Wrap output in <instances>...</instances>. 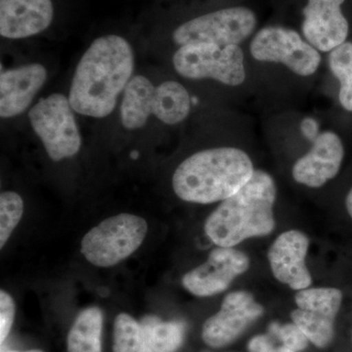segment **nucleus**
I'll use <instances>...</instances> for the list:
<instances>
[{
  "label": "nucleus",
  "instance_id": "f257e3e1",
  "mask_svg": "<svg viewBox=\"0 0 352 352\" xmlns=\"http://www.w3.org/2000/svg\"><path fill=\"white\" fill-rule=\"evenodd\" d=\"M134 55L126 38L116 34L96 38L76 66L69 100L75 112L102 119L113 112L131 80Z\"/></svg>",
  "mask_w": 352,
  "mask_h": 352
},
{
  "label": "nucleus",
  "instance_id": "f03ea898",
  "mask_svg": "<svg viewBox=\"0 0 352 352\" xmlns=\"http://www.w3.org/2000/svg\"><path fill=\"white\" fill-rule=\"evenodd\" d=\"M276 183L266 171L251 179L215 208L205 223L206 235L217 247L232 248L251 238L265 237L275 229L273 208Z\"/></svg>",
  "mask_w": 352,
  "mask_h": 352
},
{
  "label": "nucleus",
  "instance_id": "7ed1b4c3",
  "mask_svg": "<svg viewBox=\"0 0 352 352\" xmlns=\"http://www.w3.org/2000/svg\"><path fill=\"white\" fill-rule=\"evenodd\" d=\"M251 157L232 147L212 148L187 157L173 176V191L183 201L196 204L222 201L251 179Z\"/></svg>",
  "mask_w": 352,
  "mask_h": 352
},
{
  "label": "nucleus",
  "instance_id": "20e7f679",
  "mask_svg": "<svg viewBox=\"0 0 352 352\" xmlns=\"http://www.w3.org/2000/svg\"><path fill=\"white\" fill-rule=\"evenodd\" d=\"M147 231V222L138 215L120 214L109 217L85 234L82 254L98 267L117 265L138 251Z\"/></svg>",
  "mask_w": 352,
  "mask_h": 352
},
{
  "label": "nucleus",
  "instance_id": "39448f33",
  "mask_svg": "<svg viewBox=\"0 0 352 352\" xmlns=\"http://www.w3.org/2000/svg\"><path fill=\"white\" fill-rule=\"evenodd\" d=\"M173 61L175 71L189 80L212 78L230 87L245 80L244 53L239 45L185 44L176 51Z\"/></svg>",
  "mask_w": 352,
  "mask_h": 352
},
{
  "label": "nucleus",
  "instance_id": "423d86ee",
  "mask_svg": "<svg viewBox=\"0 0 352 352\" xmlns=\"http://www.w3.org/2000/svg\"><path fill=\"white\" fill-rule=\"evenodd\" d=\"M73 111L69 98L60 94L41 99L30 110L32 129L52 161L74 157L82 147V138Z\"/></svg>",
  "mask_w": 352,
  "mask_h": 352
},
{
  "label": "nucleus",
  "instance_id": "0eeeda50",
  "mask_svg": "<svg viewBox=\"0 0 352 352\" xmlns=\"http://www.w3.org/2000/svg\"><path fill=\"white\" fill-rule=\"evenodd\" d=\"M256 14L245 7H230L199 16L180 25L173 32L178 45L208 43L219 46L239 45L254 32Z\"/></svg>",
  "mask_w": 352,
  "mask_h": 352
},
{
  "label": "nucleus",
  "instance_id": "6e6552de",
  "mask_svg": "<svg viewBox=\"0 0 352 352\" xmlns=\"http://www.w3.org/2000/svg\"><path fill=\"white\" fill-rule=\"evenodd\" d=\"M252 56L261 62L283 64L302 76L314 75L321 63L318 50L298 32L283 27L261 30L250 46Z\"/></svg>",
  "mask_w": 352,
  "mask_h": 352
},
{
  "label": "nucleus",
  "instance_id": "1a4fd4ad",
  "mask_svg": "<svg viewBox=\"0 0 352 352\" xmlns=\"http://www.w3.org/2000/svg\"><path fill=\"white\" fill-rule=\"evenodd\" d=\"M296 307L291 314L295 323L315 346L325 349L335 337V322L342 303L337 288H307L295 296Z\"/></svg>",
  "mask_w": 352,
  "mask_h": 352
},
{
  "label": "nucleus",
  "instance_id": "9d476101",
  "mask_svg": "<svg viewBox=\"0 0 352 352\" xmlns=\"http://www.w3.org/2000/svg\"><path fill=\"white\" fill-rule=\"evenodd\" d=\"M263 305L251 293L232 292L222 300L219 311L204 323L201 339L212 349L229 346L263 316Z\"/></svg>",
  "mask_w": 352,
  "mask_h": 352
},
{
  "label": "nucleus",
  "instance_id": "9b49d317",
  "mask_svg": "<svg viewBox=\"0 0 352 352\" xmlns=\"http://www.w3.org/2000/svg\"><path fill=\"white\" fill-rule=\"evenodd\" d=\"M249 267L250 258L244 252L235 247H217L205 263L183 276L182 285L192 295L212 296L228 289Z\"/></svg>",
  "mask_w": 352,
  "mask_h": 352
},
{
  "label": "nucleus",
  "instance_id": "f8f14e48",
  "mask_svg": "<svg viewBox=\"0 0 352 352\" xmlns=\"http://www.w3.org/2000/svg\"><path fill=\"white\" fill-rule=\"evenodd\" d=\"M309 244L307 234L296 229L278 236L267 254L270 270L277 281L296 291L311 286V274L305 263Z\"/></svg>",
  "mask_w": 352,
  "mask_h": 352
},
{
  "label": "nucleus",
  "instance_id": "ddd939ff",
  "mask_svg": "<svg viewBox=\"0 0 352 352\" xmlns=\"http://www.w3.org/2000/svg\"><path fill=\"white\" fill-rule=\"evenodd\" d=\"M344 0H308L303 8L302 34L317 50L329 52L346 43L349 22L342 11Z\"/></svg>",
  "mask_w": 352,
  "mask_h": 352
},
{
  "label": "nucleus",
  "instance_id": "4468645a",
  "mask_svg": "<svg viewBox=\"0 0 352 352\" xmlns=\"http://www.w3.org/2000/svg\"><path fill=\"white\" fill-rule=\"evenodd\" d=\"M342 139L332 131L322 132L311 149L294 164L292 175L296 182L310 188H320L337 176L344 161Z\"/></svg>",
  "mask_w": 352,
  "mask_h": 352
},
{
  "label": "nucleus",
  "instance_id": "2eb2a0df",
  "mask_svg": "<svg viewBox=\"0 0 352 352\" xmlns=\"http://www.w3.org/2000/svg\"><path fill=\"white\" fill-rule=\"evenodd\" d=\"M53 16L51 0H0V34L9 39L36 36L50 27Z\"/></svg>",
  "mask_w": 352,
  "mask_h": 352
},
{
  "label": "nucleus",
  "instance_id": "dca6fc26",
  "mask_svg": "<svg viewBox=\"0 0 352 352\" xmlns=\"http://www.w3.org/2000/svg\"><path fill=\"white\" fill-rule=\"evenodd\" d=\"M47 71L41 64L7 69L0 76V117L14 118L24 113L43 88Z\"/></svg>",
  "mask_w": 352,
  "mask_h": 352
},
{
  "label": "nucleus",
  "instance_id": "f3484780",
  "mask_svg": "<svg viewBox=\"0 0 352 352\" xmlns=\"http://www.w3.org/2000/svg\"><path fill=\"white\" fill-rule=\"evenodd\" d=\"M156 87L143 76L131 78L124 90L120 120L127 129H138L144 126L153 113Z\"/></svg>",
  "mask_w": 352,
  "mask_h": 352
},
{
  "label": "nucleus",
  "instance_id": "a211bd4d",
  "mask_svg": "<svg viewBox=\"0 0 352 352\" xmlns=\"http://www.w3.org/2000/svg\"><path fill=\"white\" fill-rule=\"evenodd\" d=\"M104 315L99 307H88L78 315L67 338L68 352H102Z\"/></svg>",
  "mask_w": 352,
  "mask_h": 352
},
{
  "label": "nucleus",
  "instance_id": "6ab92c4d",
  "mask_svg": "<svg viewBox=\"0 0 352 352\" xmlns=\"http://www.w3.org/2000/svg\"><path fill=\"white\" fill-rule=\"evenodd\" d=\"M191 98L186 88L176 82H166L155 90L153 113L166 124H176L188 117Z\"/></svg>",
  "mask_w": 352,
  "mask_h": 352
},
{
  "label": "nucleus",
  "instance_id": "aec40b11",
  "mask_svg": "<svg viewBox=\"0 0 352 352\" xmlns=\"http://www.w3.org/2000/svg\"><path fill=\"white\" fill-rule=\"evenodd\" d=\"M139 324L154 352H176L184 342L185 325L182 322H166L154 315H147Z\"/></svg>",
  "mask_w": 352,
  "mask_h": 352
},
{
  "label": "nucleus",
  "instance_id": "412c9836",
  "mask_svg": "<svg viewBox=\"0 0 352 352\" xmlns=\"http://www.w3.org/2000/svg\"><path fill=\"white\" fill-rule=\"evenodd\" d=\"M113 352H154L148 344L140 324L131 315L120 314L113 325Z\"/></svg>",
  "mask_w": 352,
  "mask_h": 352
},
{
  "label": "nucleus",
  "instance_id": "4be33fe9",
  "mask_svg": "<svg viewBox=\"0 0 352 352\" xmlns=\"http://www.w3.org/2000/svg\"><path fill=\"white\" fill-rule=\"evenodd\" d=\"M329 66L340 80V102L352 112V43H344L333 48L329 55Z\"/></svg>",
  "mask_w": 352,
  "mask_h": 352
},
{
  "label": "nucleus",
  "instance_id": "5701e85b",
  "mask_svg": "<svg viewBox=\"0 0 352 352\" xmlns=\"http://www.w3.org/2000/svg\"><path fill=\"white\" fill-rule=\"evenodd\" d=\"M24 212V201L19 194L6 191L0 195V248H3L17 227Z\"/></svg>",
  "mask_w": 352,
  "mask_h": 352
},
{
  "label": "nucleus",
  "instance_id": "b1692460",
  "mask_svg": "<svg viewBox=\"0 0 352 352\" xmlns=\"http://www.w3.org/2000/svg\"><path fill=\"white\" fill-rule=\"evenodd\" d=\"M270 333L277 336L285 346L291 347L296 352L307 349L310 342L305 333L295 323H287L285 325L272 323L270 325Z\"/></svg>",
  "mask_w": 352,
  "mask_h": 352
},
{
  "label": "nucleus",
  "instance_id": "393cba45",
  "mask_svg": "<svg viewBox=\"0 0 352 352\" xmlns=\"http://www.w3.org/2000/svg\"><path fill=\"white\" fill-rule=\"evenodd\" d=\"M15 302L12 296L2 289L0 292V342H6L15 317Z\"/></svg>",
  "mask_w": 352,
  "mask_h": 352
},
{
  "label": "nucleus",
  "instance_id": "a878e982",
  "mask_svg": "<svg viewBox=\"0 0 352 352\" xmlns=\"http://www.w3.org/2000/svg\"><path fill=\"white\" fill-rule=\"evenodd\" d=\"M274 349L268 336L258 335L252 338L248 344L249 352H271Z\"/></svg>",
  "mask_w": 352,
  "mask_h": 352
},
{
  "label": "nucleus",
  "instance_id": "bb28decb",
  "mask_svg": "<svg viewBox=\"0 0 352 352\" xmlns=\"http://www.w3.org/2000/svg\"><path fill=\"white\" fill-rule=\"evenodd\" d=\"M346 207L349 217L352 219V188L351 189V191L349 192V194H347L346 199Z\"/></svg>",
  "mask_w": 352,
  "mask_h": 352
},
{
  "label": "nucleus",
  "instance_id": "cd10ccee",
  "mask_svg": "<svg viewBox=\"0 0 352 352\" xmlns=\"http://www.w3.org/2000/svg\"><path fill=\"white\" fill-rule=\"evenodd\" d=\"M271 352H296L292 349L291 347L285 346V344H282L281 346L274 347Z\"/></svg>",
  "mask_w": 352,
  "mask_h": 352
},
{
  "label": "nucleus",
  "instance_id": "c85d7f7f",
  "mask_svg": "<svg viewBox=\"0 0 352 352\" xmlns=\"http://www.w3.org/2000/svg\"><path fill=\"white\" fill-rule=\"evenodd\" d=\"M6 352H44L43 351H39V349H32V351H10Z\"/></svg>",
  "mask_w": 352,
  "mask_h": 352
}]
</instances>
